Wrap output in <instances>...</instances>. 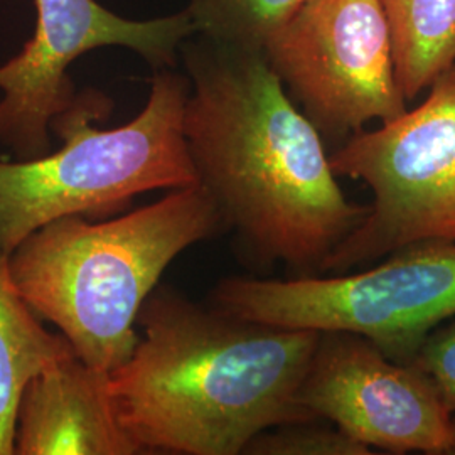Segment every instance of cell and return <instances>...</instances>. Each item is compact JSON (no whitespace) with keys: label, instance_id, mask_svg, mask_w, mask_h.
Segmentation results:
<instances>
[{"label":"cell","instance_id":"obj_1","mask_svg":"<svg viewBox=\"0 0 455 455\" xmlns=\"http://www.w3.org/2000/svg\"><path fill=\"white\" fill-rule=\"evenodd\" d=\"M180 52L191 82L182 132L223 227L260 267L321 274L368 212L344 195L323 135L263 51L193 34Z\"/></svg>","mask_w":455,"mask_h":455},{"label":"cell","instance_id":"obj_2","mask_svg":"<svg viewBox=\"0 0 455 455\" xmlns=\"http://www.w3.org/2000/svg\"><path fill=\"white\" fill-rule=\"evenodd\" d=\"M137 325L142 338L110 388L142 454L240 455L268 428L314 422L297 393L317 331L248 321L161 283Z\"/></svg>","mask_w":455,"mask_h":455},{"label":"cell","instance_id":"obj_3","mask_svg":"<svg viewBox=\"0 0 455 455\" xmlns=\"http://www.w3.org/2000/svg\"><path fill=\"white\" fill-rule=\"evenodd\" d=\"M221 228L214 199L193 184L114 220L71 214L51 221L17 244L11 275L78 358L114 371L139 341L137 315L164 270Z\"/></svg>","mask_w":455,"mask_h":455},{"label":"cell","instance_id":"obj_4","mask_svg":"<svg viewBox=\"0 0 455 455\" xmlns=\"http://www.w3.org/2000/svg\"><path fill=\"white\" fill-rule=\"evenodd\" d=\"M191 90L174 68L157 69L146 107L116 129H100L112 100L83 90L51 122L61 146L28 161H0V251L54 220L120 210L133 197L197 184L182 116Z\"/></svg>","mask_w":455,"mask_h":455},{"label":"cell","instance_id":"obj_5","mask_svg":"<svg viewBox=\"0 0 455 455\" xmlns=\"http://www.w3.org/2000/svg\"><path fill=\"white\" fill-rule=\"evenodd\" d=\"M212 297L214 307L261 324L358 334L410 364L425 338L455 317V242L407 244L342 274L228 276Z\"/></svg>","mask_w":455,"mask_h":455},{"label":"cell","instance_id":"obj_6","mask_svg":"<svg viewBox=\"0 0 455 455\" xmlns=\"http://www.w3.org/2000/svg\"><path fill=\"white\" fill-rule=\"evenodd\" d=\"M329 159L373 199L321 274L363 268L407 244L455 242V66L417 108L353 133Z\"/></svg>","mask_w":455,"mask_h":455},{"label":"cell","instance_id":"obj_7","mask_svg":"<svg viewBox=\"0 0 455 455\" xmlns=\"http://www.w3.org/2000/svg\"><path fill=\"white\" fill-rule=\"evenodd\" d=\"M263 52L323 139L344 142L407 110L381 0H309Z\"/></svg>","mask_w":455,"mask_h":455},{"label":"cell","instance_id":"obj_8","mask_svg":"<svg viewBox=\"0 0 455 455\" xmlns=\"http://www.w3.org/2000/svg\"><path fill=\"white\" fill-rule=\"evenodd\" d=\"M34 36L0 66V146L16 161L52 148L51 122L76 95L68 68L105 46L135 51L156 71L178 63L180 44L195 33L189 14L152 20L116 16L97 0H36Z\"/></svg>","mask_w":455,"mask_h":455},{"label":"cell","instance_id":"obj_9","mask_svg":"<svg viewBox=\"0 0 455 455\" xmlns=\"http://www.w3.org/2000/svg\"><path fill=\"white\" fill-rule=\"evenodd\" d=\"M297 403L371 451L449 455L452 443V415L425 376L358 334L319 332Z\"/></svg>","mask_w":455,"mask_h":455},{"label":"cell","instance_id":"obj_10","mask_svg":"<svg viewBox=\"0 0 455 455\" xmlns=\"http://www.w3.org/2000/svg\"><path fill=\"white\" fill-rule=\"evenodd\" d=\"M16 455H137L115 410L110 371L75 353L33 376L16 411Z\"/></svg>","mask_w":455,"mask_h":455},{"label":"cell","instance_id":"obj_11","mask_svg":"<svg viewBox=\"0 0 455 455\" xmlns=\"http://www.w3.org/2000/svg\"><path fill=\"white\" fill-rule=\"evenodd\" d=\"M71 353L65 336L46 329L22 299L9 255L0 251V455H14L17 403L28 381Z\"/></svg>","mask_w":455,"mask_h":455},{"label":"cell","instance_id":"obj_12","mask_svg":"<svg viewBox=\"0 0 455 455\" xmlns=\"http://www.w3.org/2000/svg\"><path fill=\"white\" fill-rule=\"evenodd\" d=\"M396 78L411 101L455 66V0H381Z\"/></svg>","mask_w":455,"mask_h":455},{"label":"cell","instance_id":"obj_13","mask_svg":"<svg viewBox=\"0 0 455 455\" xmlns=\"http://www.w3.org/2000/svg\"><path fill=\"white\" fill-rule=\"evenodd\" d=\"M309 0H188L195 33L235 48L265 46Z\"/></svg>","mask_w":455,"mask_h":455},{"label":"cell","instance_id":"obj_14","mask_svg":"<svg viewBox=\"0 0 455 455\" xmlns=\"http://www.w3.org/2000/svg\"><path fill=\"white\" fill-rule=\"evenodd\" d=\"M243 454L250 455H371L338 427L314 422L289 423L268 428L250 440Z\"/></svg>","mask_w":455,"mask_h":455},{"label":"cell","instance_id":"obj_15","mask_svg":"<svg viewBox=\"0 0 455 455\" xmlns=\"http://www.w3.org/2000/svg\"><path fill=\"white\" fill-rule=\"evenodd\" d=\"M410 364L425 376L443 407L455 417V317L425 338Z\"/></svg>","mask_w":455,"mask_h":455},{"label":"cell","instance_id":"obj_16","mask_svg":"<svg viewBox=\"0 0 455 455\" xmlns=\"http://www.w3.org/2000/svg\"><path fill=\"white\" fill-rule=\"evenodd\" d=\"M449 455H455V417H452V443L449 449Z\"/></svg>","mask_w":455,"mask_h":455}]
</instances>
